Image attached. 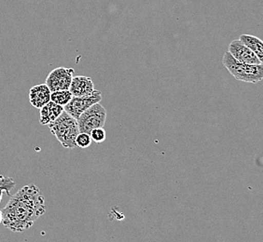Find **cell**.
Instances as JSON below:
<instances>
[{
  "label": "cell",
  "mask_w": 263,
  "mask_h": 242,
  "mask_svg": "<svg viewBox=\"0 0 263 242\" xmlns=\"http://www.w3.org/2000/svg\"><path fill=\"white\" fill-rule=\"evenodd\" d=\"M239 39L243 42L245 45L253 51L257 55L260 63L263 64V41L258 38V36L251 35H240Z\"/></svg>",
  "instance_id": "cell-11"
},
{
  "label": "cell",
  "mask_w": 263,
  "mask_h": 242,
  "mask_svg": "<svg viewBox=\"0 0 263 242\" xmlns=\"http://www.w3.org/2000/svg\"><path fill=\"white\" fill-rule=\"evenodd\" d=\"M75 71L70 67H57L46 78V85L51 92L69 90Z\"/></svg>",
  "instance_id": "cell-5"
},
{
  "label": "cell",
  "mask_w": 263,
  "mask_h": 242,
  "mask_svg": "<svg viewBox=\"0 0 263 242\" xmlns=\"http://www.w3.org/2000/svg\"><path fill=\"white\" fill-rule=\"evenodd\" d=\"M64 111H65L64 106H59L55 103L50 101L41 108L40 123L43 126H48L61 116L62 113Z\"/></svg>",
  "instance_id": "cell-10"
},
{
  "label": "cell",
  "mask_w": 263,
  "mask_h": 242,
  "mask_svg": "<svg viewBox=\"0 0 263 242\" xmlns=\"http://www.w3.org/2000/svg\"><path fill=\"white\" fill-rule=\"evenodd\" d=\"M229 52L238 62L248 65H261L257 55L240 39L232 41L229 45Z\"/></svg>",
  "instance_id": "cell-7"
},
{
  "label": "cell",
  "mask_w": 263,
  "mask_h": 242,
  "mask_svg": "<svg viewBox=\"0 0 263 242\" xmlns=\"http://www.w3.org/2000/svg\"><path fill=\"white\" fill-rule=\"evenodd\" d=\"M52 135L66 149H74L77 147V136L80 133L79 124L76 118L64 111L61 116L50 125H48Z\"/></svg>",
  "instance_id": "cell-2"
},
{
  "label": "cell",
  "mask_w": 263,
  "mask_h": 242,
  "mask_svg": "<svg viewBox=\"0 0 263 242\" xmlns=\"http://www.w3.org/2000/svg\"><path fill=\"white\" fill-rule=\"evenodd\" d=\"M102 100V93L99 91L95 90L91 95L74 97L69 102L68 105L65 106V111L67 112L70 116L76 118L77 120L83 112L86 111L91 106L100 103Z\"/></svg>",
  "instance_id": "cell-6"
},
{
  "label": "cell",
  "mask_w": 263,
  "mask_h": 242,
  "mask_svg": "<svg viewBox=\"0 0 263 242\" xmlns=\"http://www.w3.org/2000/svg\"><path fill=\"white\" fill-rule=\"evenodd\" d=\"M222 64L236 80L256 84L263 79V64L248 65L240 63L229 51L223 56Z\"/></svg>",
  "instance_id": "cell-3"
},
{
  "label": "cell",
  "mask_w": 263,
  "mask_h": 242,
  "mask_svg": "<svg viewBox=\"0 0 263 242\" xmlns=\"http://www.w3.org/2000/svg\"><path fill=\"white\" fill-rule=\"evenodd\" d=\"M72 98H73V95L69 90L51 92V101L55 103L59 106H64V107L69 104Z\"/></svg>",
  "instance_id": "cell-12"
},
{
  "label": "cell",
  "mask_w": 263,
  "mask_h": 242,
  "mask_svg": "<svg viewBox=\"0 0 263 242\" xmlns=\"http://www.w3.org/2000/svg\"><path fill=\"white\" fill-rule=\"evenodd\" d=\"M107 112L100 103L91 106L83 112L78 119L80 132L90 134L91 131L98 128H104L106 123Z\"/></svg>",
  "instance_id": "cell-4"
},
{
  "label": "cell",
  "mask_w": 263,
  "mask_h": 242,
  "mask_svg": "<svg viewBox=\"0 0 263 242\" xmlns=\"http://www.w3.org/2000/svg\"><path fill=\"white\" fill-rule=\"evenodd\" d=\"M51 91L46 84L32 87L29 91V101L32 106L41 109L51 101Z\"/></svg>",
  "instance_id": "cell-9"
},
{
  "label": "cell",
  "mask_w": 263,
  "mask_h": 242,
  "mask_svg": "<svg viewBox=\"0 0 263 242\" xmlns=\"http://www.w3.org/2000/svg\"><path fill=\"white\" fill-rule=\"evenodd\" d=\"M69 91L74 97L91 95L95 91L93 81L89 76H74L71 82Z\"/></svg>",
  "instance_id": "cell-8"
},
{
  "label": "cell",
  "mask_w": 263,
  "mask_h": 242,
  "mask_svg": "<svg viewBox=\"0 0 263 242\" xmlns=\"http://www.w3.org/2000/svg\"><path fill=\"white\" fill-rule=\"evenodd\" d=\"M16 183L11 177L0 175V201L3 196V192H6L10 196V190L15 187Z\"/></svg>",
  "instance_id": "cell-13"
},
{
  "label": "cell",
  "mask_w": 263,
  "mask_h": 242,
  "mask_svg": "<svg viewBox=\"0 0 263 242\" xmlns=\"http://www.w3.org/2000/svg\"><path fill=\"white\" fill-rule=\"evenodd\" d=\"M91 142L92 140H91V135L88 133L80 132L79 135L77 136V147H81V148H87V147H90Z\"/></svg>",
  "instance_id": "cell-14"
},
{
  "label": "cell",
  "mask_w": 263,
  "mask_h": 242,
  "mask_svg": "<svg viewBox=\"0 0 263 242\" xmlns=\"http://www.w3.org/2000/svg\"><path fill=\"white\" fill-rule=\"evenodd\" d=\"M2 224L12 232H24L46 212L45 197L34 184L22 187L2 210Z\"/></svg>",
  "instance_id": "cell-1"
},
{
  "label": "cell",
  "mask_w": 263,
  "mask_h": 242,
  "mask_svg": "<svg viewBox=\"0 0 263 242\" xmlns=\"http://www.w3.org/2000/svg\"><path fill=\"white\" fill-rule=\"evenodd\" d=\"M3 222V214H2V211L0 210V224Z\"/></svg>",
  "instance_id": "cell-16"
},
{
  "label": "cell",
  "mask_w": 263,
  "mask_h": 242,
  "mask_svg": "<svg viewBox=\"0 0 263 242\" xmlns=\"http://www.w3.org/2000/svg\"><path fill=\"white\" fill-rule=\"evenodd\" d=\"M90 135H91V140L97 144L103 143L106 139V132L104 128H98V129L92 130Z\"/></svg>",
  "instance_id": "cell-15"
}]
</instances>
